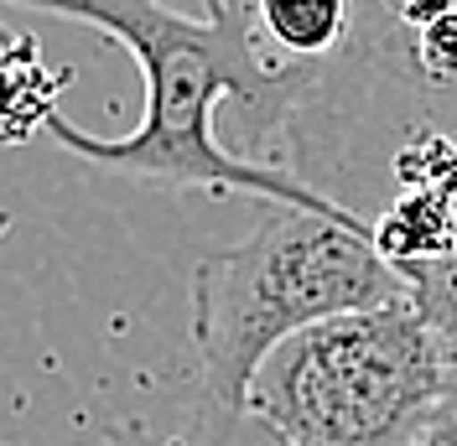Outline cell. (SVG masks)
<instances>
[{
	"label": "cell",
	"instance_id": "cell-3",
	"mask_svg": "<svg viewBox=\"0 0 457 446\" xmlns=\"http://www.w3.org/2000/svg\"><path fill=\"white\" fill-rule=\"evenodd\" d=\"M447 390L453 363L405 296L281 343L245 410L291 446H421Z\"/></svg>",
	"mask_w": 457,
	"mask_h": 446
},
{
	"label": "cell",
	"instance_id": "cell-5",
	"mask_svg": "<svg viewBox=\"0 0 457 446\" xmlns=\"http://www.w3.org/2000/svg\"><path fill=\"white\" fill-rule=\"evenodd\" d=\"M250 16L281 68H328L353 42L359 0H250Z\"/></svg>",
	"mask_w": 457,
	"mask_h": 446
},
{
	"label": "cell",
	"instance_id": "cell-1",
	"mask_svg": "<svg viewBox=\"0 0 457 446\" xmlns=\"http://www.w3.org/2000/svg\"><path fill=\"white\" fill-rule=\"evenodd\" d=\"M42 16H62L104 31L141 68L145 114L130 136H88L62 114L47 120V136L79 161L130 182L203 187V193H250L281 208H307L328 219H364L338 197L307 187L296 171L260 167L219 145L213 114L219 99H239L260 130H286L307 99L317 68H281L260 53L250 0H208V16H182L167 0H0Z\"/></svg>",
	"mask_w": 457,
	"mask_h": 446
},
{
	"label": "cell",
	"instance_id": "cell-9",
	"mask_svg": "<svg viewBox=\"0 0 457 446\" xmlns=\"http://www.w3.org/2000/svg\"><path fill=\"white\" fill-rule=\"evenodd\" d=\"M400 276H405L411 301L431 322V333H436V343H442V353H447V363L457 374V254L431 260V265H405Z\"/></svg>",
	"mask_w": 457,
	"mask_h": 446
},
{
	"label": "cell",
	"instance_id": "cell-6",
	"mask_svg": "<svg viewBox=\"0 0 457 446\" xmlns=\"http://www.w3.org/2000/svg\"><path fill=\"white\" fill-rule=\"evenodd\" d=\"M374 250L395 270L457 254V197L436 187H400L385 213H374Z\"/></svg>",
	"mask_w": 457,
	"mask_h": 446
},
{
	"label": "cell",
	"instance_id": "cell-7",
	"mask_svg": "<svg viewBox=\"0 0 457 446\" xmlns=\"http://www.w3.org/2000/svg\"><path fill=\"white\" fill-rule=\"evenodd\" d=\"M68 84L62 73H47L37 42L21 31H0V145L47 130L57 114V88Z\"/></svg>",
	"mask_w": 457,
	"mask_h": 446
},
{
	"label": "cell",
	"instance_id": "cell-4",
	"mask_svg": "<svg viewBox=\"0 0 457 446\" xmlns=\"http://www.w3.org/2000/svg\"><path fill=\"white\" fill-rule=\"evenodd\" d=\"M457 136V0H359V27L286 125L296 177L328 193L353 167L359 140ZM333 197V193H328Z\"/></svg>",
	"mask_w": 457,
	"mask_h": 446
},
{
	"label": "cell",
	"instance_id": "cell-10",
	"mask_svg": "<svg viewBox=\"0 0 457 446\" xmlns=\"http://www.w3.org/2000/svg\"><path fill=\"white\" fill-rule=\"evenodd\" d=\"M421 446H457V374H453V390H447V405L436 410V420H431V431Z\"/></svg>",
	"mask_w": 457,
	"mask_h": 446
},
{
	"label": "cell",
	"instance_id": "cell-2",
	"mask_svg": "<svg viewBox=\"0 0 457 446\" xmlns=\"http://www.w3.org/2000/svg\"><path fill=\"white\" fill-rule=\"evenodd\" d=\"M411 285L374 250V219H328L270 202L260 223L193 270L203 394L245 410L260 363L307 327L405 301Z\"/></svg>",
	"mask_w": 457,
	"mask_h": 446
},
{
	"label": "cell",
	"instance_id": "cell-8",
	"mask_svg": "<svg viewBox=\"0 0 457 446\" xmlns=\"http://www.w3.org/2000/svg\"><path fill=\"white\" fill-rule=\"evenodd\" d=\"M125 446H291V442H281L250 410H228V405H213L203 394L198 410H187V416L171 420V425L141 431V436H130Z\"/></svg>",
	"mask_w": 457,
	"mask_h": 446
}]
</instances>
